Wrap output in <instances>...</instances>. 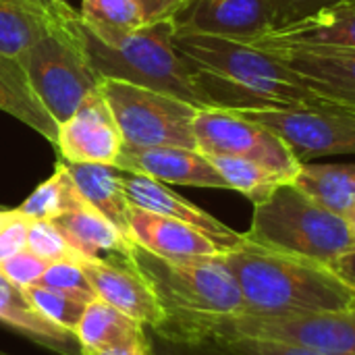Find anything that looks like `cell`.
Segmentation results:
<instances>
[{
  "mask_svg": "<svg viewBox=\"0 0 355 355\" xmlns=\"http://www.w3.org/2000/svg\"><path fill=\"white\" fill-rule=\"evenodd\" d=\"M58 27L83 54L98 79L127 81L179 98L196 108H214L191 62L175 46L171 19L137 29L92 25L64 0H48Z\"/></svg>",
  "mask_w": 355,
  "mask_h": 355,
  "instance_id": "obj_1",
  "label": "cell"
},
{
  "mask_svg": "<svg viewBox=\"0 0 355 355\" xmlns=\"http://www.w3.org/2000/svg\"><path fill=\"white\" fill-rule=\"evenodd\" d=\"M177 50L191 62L214 108L262 110L322 100L275 52L208 33H177Z\"/></svg>",
  "mask_w": 355,
  "mask_h": 355,
  "instance_id": "obj_2",
  "label": "cell"
},
{
  "mask_svg": "<svg viewBox=\"0 0 355 355\" xmlns=\"http://www.w3.org/2000/svg\"><path fill=\"white\" fill-rule=\"evenodd\" d=\"M220 260L239 287L243 314L287 316L355 308V291L329 264L260 245L245 235Z\"/></svg>",
  "mask_w": 355,
  "mask_h": 355,
  "instance_id": "obj_3",
  "label": "cell"
},
{
  "mask_svg": "<svg viewBox=\"0 0 355 355\" xmlns=\"http://www.w3.org/2000/svg\"><path fill=\"white\" fill-rule=\"evenodd\" d=\"M220 256L171 260L133 241L131 264L148 281L164 310V322L152 331L154 335L173 339L198 318L243 314L239 287Z\"/></svg>",
  "mask_w": 355,
  "mask_h": 355,
  "instance_id": "obj_4",
  "label": "cell"
},
{
  "mask_svg": "<svg viewBox=\"0 0 355 355\" xmlns=\"http://www.w3.org/2000/svg\"><path fill=\"white\" fill-rule=\"evenodd\" d=\"M248 239L322 264L355 250V229L339 214L318 206L293 183L277 187L254 204Z\"/></svg>",
  "mask_w": 355,
  "mask_h": 355,
  "instance_id": "obj_5",
  "label": "cell"
},
{
  "mask_svg": "<svg viewBox=\"0 0 355 355\" xmlns=\"http://www.w3.org/2000/svg\"><path fill=\"white\" fill-rule=\"evenodd\" d=\"M235 339L285 341L322 354L355 355V308L343 312H312L287 316H204L187 324L175 339L168 341L229 343Z\"/></svg>",
  "mask_w": 355,
  "mask_h": 355,
  "instance_id": "obj_6",
  "label": "cell"
},
{
  "mask_svg": "<svg viewBox=\"0 0 355 355\" xmlns=\"http://www.w3.org/2000/svg\"><path fill=\"white\" fill-rule=\"evenodd\" d=\"M100 92L112 110L123 144L135 148L177 146L198 150L193 116L200 108L127 81L100 79Z\"/></svg>",
  "mask_w": 355,
  "mask_h": 355,
  "instance_id": "obj_7",
  "label": "cell"
},
{
  "mask_svg": "<svg viewBox=\"0 0 355 355\" xmlns=\"http://www.w3.org/2000/svg\"><path fill=\"white\" fill-rule=\"evenodd\" d=\"M17 60L58 125L71 119L85 96L100 87L98 75L56 21L48 33L19 52Z\"/></svg>",
  "mask_w": 355,
  "mask_h": 355,
  "instance_id": "obj_8",
  "label": "cell"
},
{
  "mask_svg": "<svg viewBox=\"0 0 355 355\" xmlns=\"http://www.w3.org/2000/svg\"><path fill=\"white\" fill-rule=\"evenodd\" d=\"M279 135L304 164L322 156L355 154V106L318 100L283 108L239 110Z\"/></svg>",
  "mask_w": 355,
  "mask_h": 355,
  "instance_id": "obj_9",
  "label": "cell"
},
{
  "mask_svg": "<svg viewBox=\"0 0 355 355\" xmlns=\"http://www.w3.org/2000/svg\"><path fill=\"white\" fill-rule=\"evenodd\" d=\"M193 135L206 156L248 158L285 175L291 183L302 166L279 135L239 110L200 108L193 116Z\"/></svg>",
  "mask_w": 355,
  "mask_h": 355,
  "instance_id": "obj_10",
  "label": "cell"
},
{
  "mask_svg": "<svg viewBox=\"0 0 355 355\" xmlns=\"http://www.w3.org/2000/svg\"><path fill=\"white\" fill-rule=\"evenodd\" d=\"M171 21L177 33H208L245 44L275 29L270 0H185Z\"/></svg>",
  "mask_w": 355,
  "mask_h": 355,
  "instance_id": "obj_11",
  "label": "cell"
},
{
  "mask_svg": "<svg viewBox=\"0 0 355 355\" xmlns=\"http://www.w3.org/2000/svg\"><path fill=\"white\" fill-rule=\"evenodd\" d=\"M123 135L100 87L85 96L71 119L58 125L56 150L64 162L114 164Z\"/></svg>",
  "mask_w": 355,
  "mask_h": 355,
  "instance_id": "obj_12",
  "label": "cell"
},
{
  "mask_svg": "<svg viewBox=\"0 0 355 355\" xmlns=\"http://www.w3.org/2000/svg\"><path fill=\"white\" fill-rule=\"evenodd\" d=\"M79 266L85 272L96 297L104 304L116 308L150 331H156L164 322V310L156 293L131 260L119 264L106 258H94L83 260Z\"/></svg>",
  "mask_w": 355,
  "mask_h": 355,
  "instance_id": "obj_13",
  "label": "cell"
},
{
  "mask_svg": "<svg viewBox=\"0 0 355 355\" xmlns=\"http://www.w3.org/2000/svg\"><path fill=\"white\" fill-rule=\"evenodd\" d=\"M121 171L146 175L160 183H177L189 187L229 189L212 160L200 150L162 146V148H135L123 144L114 162Z\"/></svg>",
  "mask_w": 355,
  "mask_h": 355,
  "instance_id": "obj_14",
  "label": "cell"
},
{
  "mask_svg": "<svg viewBox=\"0 0 355 355\" xmlns=\"http://www.w3.org/2000/svg\"><path fill=\"white\" fill-rule=\"evenodd\" d=\"M254 46L268 52L293 50H355V4L337 2L306 19L272 29Z\"/></svg>",
  "mask_w": 355,
  "mask_h": 355,
  "instance_id": "obj_15",
  "label": "cell"
},
{
  "mask_svg": "<svg viewBox=\"0 0 355 355\" xmlns=\"http://www.w3.org/2000/svg\"><path fill=\"white\" fill-rule=\"evenodd\" d=\"M123 189L131 206L191 225L206 233L212 241H216L225 252L235 250L243 241V233L233 231L231 227H227L206 210L193 206L191 202L183 200L156 179L123 171Z\"/></svg>",
  "mask_w": 355,
  "mask_h": 355,
  "instance_id": "obj_16",
  "label": "cell"
},
{
  "mask_svg": "<svg viewBox=\"0 0 355 355\" xmlns=\"http://www.w3.org/2000/svg\"><path fill=\"white\" fill-rule=\"evenodd\" d=\"M129 227L133 241L160 258H214L225 254V250L200 229L135 206L129 210Z\"/></svg>",
  "mask_w": 355,
  "mask_h": 355,
  "instance_id": "obj_17",
  "label": "cell"
},
{
  "mask_svg": "<svg viewBox=\"0 0 355 355\" xmlns=\"http://www.w3.org/2000/svg\"><path fill=\"white\" fill-rule=\"evenodd\" d=\"M275 54L320 98L355 106V50H293Z\"/></svg>",
  "mask_w": 355,
  "mask_h": 355,
  "instance_id": "obj_18",
  "label": "cell"
},
{
  "mask_svg": "<svg viewBox=\"0 0 355 355\" xmlns=\"http://www.w3.org/2000/svg\"><path fill=\"white\" fill-rule=\"evenodd\" d=\"M64 162V160H62ZM83 200L112 223L129 241V210L131 204L123 189V171L114 164H89V162H64Z\"/></svg>",
  "mask_w": 355,
  "mask_h": 355,
  "instance_id": "obj_19",
  "label": "cell"
},
{
  "mask_svg": "<svg viewBox=\"0 0 355 355\" xmlns=\"http://www.w3.org/2000/svg\"><path fill=\"white\" fill-rule=\"evenodd\" d=\"M0 322L23 333L35 343L60 355H81L79 341L73 333L56 327L42 316L29 302L23 287L15 285L0 272Z\"/></svg>",
  "mask_w": 355,
  "mask_h": 355,
  "instance_id": "obj_20",
  "label": "cell"
},
{
  "mask_svg": "<svg viewBox=\"0 0 355 355\" xmlns=\"http://www.w3.org/2000/svg\"><path fill=\"white\" fill-rule=\"evenodd\" d=\"M64 241L77 250L83 258L94 260L102 254L121 256L123 260H131L133 241H129L112 223H108L100 212L92 206L60 214L52 220Z\"/></svg>",
  "mask_w": 355,
  "mask_h": 355,
  "instance_id": "obj_21",
  "label": "cell"
},
{
  "mask_svg": "<svg viewBox=\"0 0 355 355\" xmlns=\"http://www.w3.org/2000/svg\"><path fill=\"white\" fill-rule=\"evenodd\" d=\"M0 110L19 119L52 146H56L58 123L37 98L17 56L0 54Z\"/></svg>",
  "mask_w": 355,
  "mask_h": 355,
  "instance_id": "obj_22",
  "label": "cell"
},
{
  "mask_svg": "<svg viewBox=\"0 0 355 355\" xmlns=\"http://www.w3.org/2000/svg\"><path fill=\"white\" fill-rule=\"evenodd\" d=\"M75 337L79 341L81 355L148 341L144 324L104 304L102 300H94L87 304L75 329Z\"/></svg>",
  "mask_w": 355,
  "mask_h": 355,
  "instance_id": "obj_23",
  "label": "cell"
},
{
  "mask_svg": "<svg viewBox=\"0 0 355 355\" xmlns=\"http://www.w3.org/2000/svg\"><path fill=\"white\" fill-rule=\"evenodd\" d=\"M293 185L318 206L345 216L355 204V164H310L304 162Z\"/></svg>",
  "mask_w": 355,
  "mask_h": 355,
  "instance_id": "obj_24",
  "label": "cell"
},
{
  "mask_svg": "<svg viewBox=\"0 0 355 355\" xmlns=\"http://www.w3.org/2000/svg\"><path fill=\"white\" fill-rule=\"evenodd\" d=\"M52 25L48 0H0V54L17 56Z\"/></svg>",
  "mask_w": 355,
  "mask_h": 355,
  "instance_id": "obj_25",
  "label": "cell"
},
{
  "mask_svg": "<svg viewBox=\"0 0 355 355\" xmlns=\"http://www.w3.org/2000/svg\"><path fill=\"white\" fill-rule=\"evenodd\" d=\"M81 208H89V204L83 200L64 162L60 160L54 175L33 189V193L17 210L29 220H54L60 214Z\"/></svg>",
  "mask_w": 355,
  "mask_h": 355,
  "instance_id": "obj_26",
  "label": "cell"
},
{
  "mask_svg": "<svg viewBox=\"0 0 355 355\" xmlns=\"http://www.w3.org/2000/svg\"><path fill=\"white\" fill-rule=\"evenodd\" d=\"M208 158L225 179L229 189L243 193L254 204L264 202L277 187L291 183L285 175L248 158H237V156H208Z\"/></svg>",
  "mask_w": 355,
  "mask_h": 355,
  "instance_id": "obj_27",
  "label": "cell"
},
{
  "mask_svg": "<svg viewBox=\"0 0 355 355\" xmlns=\"http://www.w3.org/2000/svg\"><path fill=\"white\" fill-rule=\"evenodd\" d=\"M25 293L42 316H46L56 327L75 335V329L87 308V302L71 293L56 291V289L42 287V285H29L25 287Z\"/></svg>",
  "mask_w": 355,
  "mask_h": 355,
  "instance_id": "obj_28",
  "label": "cell"
},
{
  "mask_svg": "<svg viewBox=\"0 0 355 355\" xmlns=\"http://www.w3.org/2000/svg\"><path fill=\"white\" fill-rule=\"evenodd\" d=\"M79 15L92 25H106L114 29H137L146 25L135 0H81Z\"/></svg>",
  "mask_w": 355,
  "mask_h": 355,
  "instance_id": "obj_29",
  "label": "cell"
},
{
  "mask_svg": "<svg viewBox=\"0 0 355 355\" xmlns=\"http://www.w3.org/2000/svg\"><path fill=\"white\" fill-rule=\"evenodd\" d=\"M27 250L40 256L46 262H75L81 264L83 258L77 250H73L52 220H31L27 229Z\"/></svg>",
  "mask_w": 355,
  "mask_h": 355,
  "instance_id": "obj_30",
  "label": "cell"
},
{
  "mask_svg": "<svg viewBox=\"0 0 355 355\" xmlns=\"http://www.w3.org/2000/svg\"><path fill=\"white\" fill-rule=\"evenodd\" d=\"M35 285L71 293V295L87 302V304L98 300L92 285H89V281H87V277H85V272L75 262H50L48 268L44 270L42 279Z\"/></svg>",
  "mask_w": 355,
  "mask_h": 355,
  "instance_id": "obj_31",
  "label": "cell"
},
{
  "mask_svg": "<svg viewBox=\"0 0 355 355\" xmlns=\"http://www.w3.org/2000/svg\"><path fill=\"white\" fill-rule=\"evenodd\" d=\"M148 349H150V355H243L231 343H225V341L183 343V341L162 339L154 333L148 335Z\"/></svg>",
  "mask_w": 355,
  "mask_h": 355,
  "instance_id": "obj_32",
  "label": "cell"
},
{
  "mask_svg": "<svg viewBox=\"0 0 355 355\" xmlns=\"http://www.w3.org/2000/svg\"><path fill=\"white\" fill-rule=\"evenodd\" d=\"M29 223L31 220L23 216L17 208L15 210L0 208V264L27 248Z\"/></svg>",
  "mask_w": 355,
  "mask_h": 355,
  "instance_id": "obj_33",
  "label": "cell"
},
{
  "mask_svg": "<svg viewBox=\"0 0 355 355\" xmlns=\"http://www.w3.org/2000/svg\"><path fill=\"white\" fill-rule=\"evenodd\" d=\"M48 264L50 262H46V260H42L40 256H35L33 252H29L27 248L23 250V252H19V254H15L12 258H8V260H4L2 264H0V272L8 279V281H12L15 285H19V287H29V285H35L40 279H42V275H44V270L48 268Z\"/></svg>",
  "mask_w": 355,
  "mask_h": 355,
  "instance_id": "obj_34",
  "label": "cell"
},
{
  "mask_svg": "<svg viewBox=\"0 0 355 355\" xmlns=\"http://www.w3.org/2000/svg\"><path fill=\"white\" fill-rule=\"evenodd\" d=\"M343 0H270L275 15V29L306 19L327 6H333Z\"/></svg>",
  "mask_w": 355,
  "mask_h": 355,
  "instance_id": "obj_35",
  "label": "cell"
},
{
  "mask_svg": "<svg viewBox=\"0 0 355 355\" xmlns=\"http://www.w3.org/2000/svg\"><path fill=\"white\" fill-rule=\"evenodd\" d=\"M239 354L243 355H331L302 347L295 343H285V341H262V339H235L229 341Z\"/></svg>",
  "mask_w": 355,
  "mask_h": 355,
  "instance_id": "obj_36",
  "label": "cell"
},
{
  "mask_svg": "<svg viewBox=\"0 0 355 355\" xmlns=\"http://www.w3.org/2000/svg\"><path fill=\"white\" fill-rule=\"evenodd\" d=\"M137 6L141 8L144 15V23H156V21H164L171 19L185 0H135Z\"/></svg>",
  "mask_w": 355,
  "mask_h": 355,
  "instance_id": "obj_37",
  "label": "cell"
},
{
  "mask_svg": "<svg viewBox=\"0 0 355 355\" xmlns=\"http://www.w3.org/2000/svg\"><path fill=\"white\" fill-rule=\"evenodd\" d=\"M329 268L355 291V250L335 258L333 262H329Z\"/></svg>",
  "mask_w": 355,
  "mask_h": 355,
  "instance_id": "obj_38",
  "label": "cell"
},
{
  "mask_svg": "<svg viewBox=\"0 0 355 355\" xmlns=\"http://www.w3.org/2000/svg\"><path fill=\"white\" fill-rule=\"evenodd\" d=\"M83 355H150V349H148V341H144V343H133V345H125V347H112V349Z\"/></svg>",
  "mask_w": 355,
  "mask_h": 355,
  "instance_id": "obj_39",
  "label": "cell"
},
{
  "mask_svg": "<svg viewBox=\"0 0 355 355\" xmlns=\"http://www.w3.org/2000/svg\"><path fill=\"white\" fill-rule=\"evenodd\" d=\"M343 218H345V220H347V223H349V225L355 229V204L349 208V210H347V214H345Z\"/></svg>",
  "mask_w": 355,
  "mask_h": 355,
  "instance_id": "obj_40",
  "label": "cell"
},
{
  "mask_svg": "<svg viewBox=\"0 0 355 355\" xmlns=\"http://www.w3.org/2000/svg\"><path fill=\"white\" fill-rule=\"evenodd\" d=\"M345 2H354V4H355V0H345Z\"/></svg>",
  "mask_w": 355,
  "mask_h": 355,
  "instance_id": "obj_41",
  "label": "cell"
},
{
  "mask_svg": "<svg viewBox=\"0 0 355 355\" xmlns=\"http://www.w3.org/2000/svg\"><path fill=\"white\" fill-rule=\"evenodd\" d=\"M0 355H6V354H2V352H0Z\"/></svg>",
  "mask_w": 355,
  "mask_h": 355,
  "instance_id": "obj_42",
  "label": "cell"
}]
</instances>
